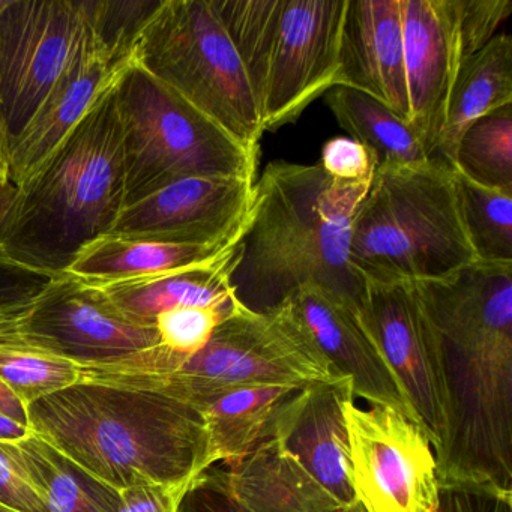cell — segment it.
<instances>
[{
	"label": "cell",
	"instance_id": "6da1fadb",
	"mask_svg": "<svg viewBox=\"0 0 512 512\" xmlns=\"http://www.w3.org/2000/svg\"><path fill=\"white\" fill-rule=\"evenodd\" d=\"M442 346L448 439L439 484L512 491V263L407 283Z\"/></svg>",
	"mask_w": 512,
	"mask_h": 512
},
{
	"label": "cell",
	"instance_id": "7a4b0ae2",
	"mask_svg": "<svg viewBox=\"0 0 512 512\" xmlns=\"http://www.w3.org/2000/svg\"><path fill=\"white\" fill-rule=\"evenodd\" d=\"M371 184H337L319 164L272 161L254 184L236 245L233 293L253 313L280 307L317 284L361 305L364 283L349 265L350 227Z\"/></svg>",
	"mask_w": 512,
	"mask_h": 512
},
{
	"label": "cell",
	"instance_id": "3957f363",
	"mask_svg": "<svg viewBox=\"0 0 512 512\" xmlns=\"http://www.w3.org/2000/svg\"><path fill=\"white\" fill-rule=\"evenodd\" d=\"M28 416L37 436L119 491L209 469L202 413L166 392L82 380L29 404Z\"/></svg>",
	"mask_w": 512,
	"mask_h": 512
},
{
	"label": "cell",
	"instance_id": "277c9868",
	"mask_svg": "<svg viewBox=\"0 0 512 512\" xmlns=\"http://www.w3.org/2000/svg\"><path fill=\"white\" fill-rule=\"evenodd\" d=\"M113 88L20 185L0 230V251L14 262L65 274L80 251L109 235L118 221L125 208V169Z\"/></svg>",
	"mask_w": 512,
	"mask_h": 512
},
{
	"label": "cell",
	"instance_id": "5b68a950",
	"mask_svg": "<svg viewBox=\"0 0 512 512\" xmlns=\"http://www.w3.org/2000/svg\"><path fill=\"white\" fill-rule=\"evenodd\" d=\"M473 262L451 166L377 167L350 227L349 265L362 283L439 280Z\"/></svg>",
	"mask_w": 512,
	"mask_h": 512
},
{
	"label": "cell",
	"instance_id": "8992f818",
	"mask_svg": "<svg viewBox=\"0 0 512 512\" xmlns=\"http://www.w3.org/2000/svg\"><path fill=\"white\" fill-rule=\"evenodd\" d=\"M256 98L263 131L293 124L337 86L347 0H212Z\"/></svg>",
	"mask_w": 512,
	"mask_h": 512
},
{
	"label": "cell",
	"instance_id": "52a82bcc",
	"mask_svg": "<svg viewBox=\"0 0 512 512\" xmlns=\"http://www.w3.org/2000/svg\"><path fill=\"white\" fill-rule=\"evenodd\" d=\"M125 206L188 178L256 179L259 149L236 142L172 89L131 62L116 79Z\"/></svg>",
	"mask_w": 512,
	"mask_h": 512
},
{
	"label": "cell",
	"instance_id": "ba28073f",
	"mask_svg": "<svg viewBox=\"0 0 512 512\" xmlns=\"http://www.w3.org/2000/svg\"><path fill=\"white\" fill-rule=\"evenodd\" d=\"M133 62L236 142L259 149L265 131L256 98L212 0H161Z\"/></svg>",
	"mask_w": 512,
	"mask_h": 512
},
{
	"label": "cell",
	"instance_id": "9c48e42d",
	"mask_svg": "<svg viewBox=\"0 0 512 512\" xmlns=\"http://www.w3.org/2000/svg\"><path fill=\"white\" fill-rule=\"evenodd\" d=\"M338 377L343 374L280 305L269 313L239 307L217 326L200 352L172 373L104 383L155 389L196 406L211 395L239 386L283 383L305 388Z\"/></svg>",
	"mask_w": 512,
	"mask_h": 512
},
{
	"label": "cell",
	"instance_id": "30bf717a",
	"mask_svg": "<svg viewBox=\"0 0 512 512\" xmlns=\"http://www.w3.org/2000/svg\"><path fill=\"white\" fill-rule=\"evenodd\" d=\"M82 0H0V143L10 154L85 31Z\"/></svg>",
	"mask_w": 512,
	"mask_h": 512
},
{
	"label": "cell",
	"instance_id": "8fae6325",
	"mask_svg": "<svg viewBox=\"0 0 512 512\" xmlns=\"http://www.w3.org/2000/svg\"><path fill=\"white\" fill-rule=\"evenodd\" d=\"M350 481L365 512H431L439 478L427 431L389 406H344Z\"/></svg>",
	"mask_w": 512,
	"mask_h": 512
},
{
	"label": "cell",
	"instance_id": "7c38bea8",
	"mask_svg": "<svg viewBox=\"0 0 512 512\" xmlns=\"http://www.w3.org/2000/svg\"><path fill=\"white\" fill-rule=\"evenodd\" d=\"M361 310L437 457L448 439L449 409L442 346L433 323L407 283L365 280Z\"/></svg>",
	"mask_w": 512,
	"mask_h": 512
},
{
	"label": "cell",
	"instance_id": "4fadbf2b",
	"mask_svg": "<svg viewBox=\"0 0 512 512\" xmlns=\"http://www.w3.org/2000/svg\"><path fill=\"white\" fill-rule=\"evenodd\" d=\"M26 343L74 362L100 367L160 347L157 329L119 313L100 287L56 275L23 320Z\"/></svg>",
	"mask_w": 512,
	"mask_h": 512
},
{
	"label": "cell",
	"instance_id": "5bb4252c",
	"mask_svg": "<svg viewBox=\"0 0 512 512\" xmlns=\"http://www.w3.org/2000/svg\"><path fill=\"white\" fill-rule=\"evenodd\" d=\"M254 184V179L218 176L182 179L125 206L109 236L173 245L230 244L247 226Z\"/></svg>",
	"mask_w": 512,
	"mask_h": 512
},
{
	"label": "cell",
	"instance_id": "9a60e30c",
	"mask_svg": "<svg viewBox=\"0 0 512 512\" xmlns=\"http://www.w3.org/2000/svg\"><path fill=\"white\" fill-rule=\"evenodd\" d=\"M281 305L301 323L332 367L352 379L355 397L371 406L394 407L421 424L380 353L358 302L326 287L307 284Z\"/></svg>",
	"mask_w": 512,
	"mask_h": 512
},
{
	"label": "cell",
	"instance_id": "2e32d148",
	"mask_svg": "<svg viewBox=\"0 0 512 512\" xmlns=\"http://www.w3.org/2000/svg\"><path fill=\"white\" fill-rule=\"evenodd\" d=\"M401 13L410 125L434 160L463 62L457 8L454 0H401Z\"/></svg>",
	"mask_w": 512,
	"mask_h": 512
},
{
	"label": "cell",
	"instance_id": "e0dca14e",
	"mask_svg": "<svg viewBox=\"0 0 512 512\" xmlns=\"http://www.w3.org/2000/svg\"><path fill=\"white\" fill-rule=\"evenodd\" d=\"M352 398L353 382L347 376L305 386L278 410L268 437L295 458L344 509L359 505L350 481L344 418V406Z\"/></svg>",
	"mask_w": 512,
	"mask_h": 512
},
{
	"label": "cell",
	"instance_id": "ac0fdd59",
	"mask_svg": "<svg viewBox=\"0 0 512 512\" xmlns=\"http://www.w3.org/2000/svg\"><path fill=\"white\" fill-rule=\"evenodd\" d=\"M338 64L337 86L376 98L410 124L401 0H347Z\"/></svg>",
	"mask_w": 512,
	"mask_h": 512
},
{
	"label": "cell",
	"instance_id": "d6986e66",
	"mask_svg": "<svg viewBox=\"0 0 512 512\" xmlns=\"http://www.w3.org/2000/svg\"><path fill=\"white\" fill-rule=\"evenodd\" d=\"M124 70L107 58L86 19L67 68L8 154V173L14 184H25L43 166Z\"/></svg>",
	"mask_w": 512,
	"mask_h": 512
},
{
	"label": "cell",
	"instance_id": "ffe728a7",
	"mask_svg": "<svg viewBox=\"0 0 512 512\" xmlns=\"http://www.w3.org/2000/svg\"><path fill=\"white\" fill-rule=\"evenodd\" d=\"M236 502L248 512H340L343 506L295 458L266 439L220 466Z\"/></svg>",
	"mask_w": 512,
	"mask_h": 512
},
{
	"label": "cell",
	"instance_id": "44dd1931",
	"mask_svg": "<svg viewBox=\"0 0 512 512\" xmlns=\"http://www.w3.org/2000/svg\"><path fill=\"white\" fill-rule=\"evenodd\" d=\"M238 245V244H236ZM236 245L205 265L97 286L128 320L154 328L164 311L178 307H226L239 304L232 277Z\"/></svg>",
	"mask_w": 512,
	"mask_h": 512
},
{
	"label": "cell",
	"instance_id": "7402d4cb",
	"mask_svg": "<svg viewBox=\"0 0 512 512\" xmlns=\"http://www.w3.org/2000/svg\"><path fill=\"white\" fill-rule=\"evenodd\" d=\"M299 389L283 383L239 386L196 404L205 421L208 466L233 463L268 439L278 410Z\"/></svg>",
	"mask_w": 512,
	"mask_h": 512
},
{
	"label": "cell",
	"instance_id": "603a6c76",
	"mask_svg": "<svg viewBox=\"0 0 512 512\" xmlns=\"http://www.w3.org/2000/svg\"><path fill=\"white\" fill-rule=\"evenodd\" d=\"M512 104V38L499 34L461 62L434 160L452 167L464 131L484 116Z\"/></svg>",
	"mask_w": 512,
	"mask_h": 512
},
{
	"label": "cell",
	"instance_id": "cb8c5ba5",
	"mask_svg": "<svg viewBox=\"0 0 512 512\" xmlns=\"http://www.w3.org/2000/svg\"><path fill=\"white\" fill-rule=\"evenodd\" d=\"M0 443L47 512H119L121 491L95 478L34 431L20 442Z\"/></svg>",
	"mask_w": 512,
	"mask_h": 512
},
{
	"label": "cell",
	"instance_id": "d4e9b609",
	"mask_svg": "<svg viewBox=\"0 0 512 512\" xmlns=\"http://www.w3.org/2000/svg\"><path fill=\"white\" fill-rule=\"evenodd\" d=\"M239 239L224 245H173L107 235L83 248L65 274L92 286H106L182 271L218 259L235 247Z\"/></svg>",
	"mask_w": 512,
	"mask_h": 512
},
{
	"label": "cell",
	"instance_id": "484cf974",
	"mask_svg": "<svg viewBox=\"0 0 512 512\" xmlns=\"http://www.w3.org/2000/svg\"><path fill=\"white\" fill-rule=\"evenodd\" d=\"M326 103L350 139L376 154L379 166H419L431 160L412 125L376 98L337 86Z\"/></svg>",
	"mask_w": 512,
	"mask_h": 512
},
{
	"label": "cell",
	"instance_id": "4316f807",
	"mask_svg": "<svg viewBox=\"0 0 512 512\" xmlns=\"http://www.w3.org/2000/svg\"><path fill=\"white\" fill-rule=\"evenodd\" d=\"M452 169L481 187L512 194V104L464 131Z\"/></svg>",
	"mask_w": 512,
	"mask_h": 512
},
{
	"label": "cell",
	"instance_id": "83f0119b",
	"mask_svg": "<svg viewBox=\"0 0 512 512\" xmlns=\"http://www.w3.org/2000/svg\"><path fill=\"white\" fill-rule=\"evenodd\" d=\"M454 176L476 262L512 263V194L481 187L455 170Z\"/></svg>",
	"mask_w": 512,
	"mask_h": 512
},
{
	"label": "cell",
	"instance_id": "f1b7e54d",
	"mask_svg": "<svg viewBox=\"0 0 512 512\" xmlns=\"http://www.w3.org/2000/svg\"><path fill=\"white\" fill-rule=\"evenodd\" d=\"M0 379L29 406L82 380V367L28 343L0 346Z\"/></svg>",
	"mask_w": 512,
	"mask_h": 512
},
{
	"label": "cell",
	"instance_id": "f546056e",
	"mask_svg": "<svg viewBox=\"0 0 512 512\" xmlns=\"http://www.w3.org/2000/svg\"><path fill=\"white\" fill-rule=\"evenodd\" d=\"M161 0H82L95 40L119 67L133 62L134 46Z\"/></svg>",
	"mask_w": 512,
	"mask_h": 512
},
{
	"label": "cell",
	"instance_id": "4dcf8cb0",
	"mask_svg": "<svg viewBox=\"0 0 512 512\" xmlns=\"http://www.w3.org/2000/svg\"><path fill=\"white\" fill-rule=\"evenodd\" d=\"M239 307L242 305L178 307L161 313L155 319L154 328L157 329L161 349L173 358L169 373L200 352L208 344L217 326Z\"/></svg>",
	"mask_w": 512,
	"mask_h": 512
},
{
	"label": "cell",
	"instance_id": "1f68e13d",
	"mask_svg": "<svg viewBox=\"0 0 512 512\" xmlns=\"http://www.w3.org/2000/svg\"><path fill=\"white\" fill-rule=\"evenodd\" d=\"M463 61L484 49L512 13L511 0H454Z\"/></svg>",
	"mask_w": 512,
	"mask_h": 512
},
{
	"label": "cell",
	"instance_id": "d6a6232c",
	"mask_svg": "<svg viewBox=\"0 0 512 512\" xmlns=\"http://www.w3.org/2000/svg\"><path fill=\"white\" fill-rule=\"evenodd\" d=\"M55 277L20 265L0 251V319L25 317Z\"/></svg>",
	"mask_w": 512,
	"mask_h": 512
},
{
	"label": "cell",
	"instance_id": "836d02e7",
	"mask_svg": "<svg viewBox=\"0 0 512 512\" xmlns=\"http://www.w3.org/2000/svg\"><path fill=\"white\" fill-rule=\"evenodd\" d=\"M319 166L337 184H371L379 161L362 143L350 137H334L323 146Z\"/></svg>",
	"mask_w": 512,
	"mask_h": 512
},
{
	"label": "cell",
	"instance_id": "e575fe53",
	"mask_svg": "<svg viewBox=\"0 0 512 512\" xmlns=\"http://www.w3.org/2000/svg\"><path fill=\"white\" fill-rule=\"evenodd\" d=\"M431 512H512V491L472 484H439Z\"/></svg>",
	"mask_w": 512,
	"mask_h": 512
},
{
	"label": "cell",
	"instance_id": "d590c367",
	"mask_svg": "<svg viewBox=\"0 0 512 512\" xmlns=\"http://www.w3.org/2000/svg\"><path fill=\"white\" fill-rule=\"evenodd\" d=\"M181 512H248L230 494L220 466L200 473L181 503Z\"/></svg>",
	"mask_w": 512,
	"mask_h": 512
},
{
	"label": "cell",
	"instance_id": "8d00e7d4",
	"mask_svg": "<svg viewBox=\"0 0 512 512\" xmlns=\"http://www.w3.org/2000/svg\"><path fill=\"white\" fill-rule=\"evenodd\" d=\"M191 484H158L143 479L121 490L119 512H181L182 499Z\"/></svg>",
	"mask_w": 512,
	"mask_h": 512
},
{
	"label": "cell",
	"instance_id": "74e56055",
	"mask_svg": "<svg viewBox=\"0 0 512 512\" xmlns=\"http://www.w3.org/2000/svg\"><path fill=\"white\" fill-rule=\"evenodd\" d=\"M0 503L20 512H47L40 496L0 443Z\"/></svg>",
	"mask_w": 512,
	"mask_h": 512
},
{
	"label": "cell",
	"instance_id": "f35d334b",
	"mask_svg": "<svg viewBox=\"0 0 512 512\" xmlns=\"http://www.w3.org/2000/svg\"><path fill=\"white\" fill-rule=\"evenodd\" d=\"M0 415L13 419L17 424L29 427L28 406L17 397L16 392L2 379H0Z\"/></svg>",
	"mask_w": 512,
	"mask_h": 512
},
{
	"label": "cell",
	"instance_id": "ab89813d",
	"mask_svg": "<svg viewBox=\"0 0 512 512\" xmlns=\"http://www.w3.org/2000/svg\"><path fill=\"white\" fill-rule=\"evenodd\" d=\"M19 185L11 181L10 176L0 179V230L4 227L5 221L10 217L11 209L19 197Z\"/></svg>",
	"mask_w": 512,
	"mask_h": 512
},
{
	"label": "cell",
	"instance_id": "60d3db41",
	"mask_svg": "<svg viewBox=\"0 0 512 512\" xmlns=\"http://www.w3.org/2000/svg\"><path fill=\"white\" fill-rule=\"evenodd\" d=\"M25 317L0 319V346L26 343L25 337H23V320H25Z\"/></svg>",
	"mask_w": 512,
	"mask_h": 512
},
{
	"label": "cell",
	"instance_id": "b9f144b4",
	"mask_svg": "<svg viewBox=\"0 0 512 512\" xmlns=\"http://www.w3.org/2000/svg\"><path fill=\"white\" fill-rule=\"evenodd\" d=\"M32 433L31 428L17 424L13 419L0 415V442L16 443L28 437Z\"/></svg>",
	"mask_w": 512,
	"mask_h": 512
},
{
	"label": "cell",
	"instance_id": "7bdbcfd3",
	"mask_svg": "<svg viewBox=\"0 0 512 512\" xmlns=\"http://www.w3.org/2000/svg\"><path fill=\"white\" fill-rule=\"evenodd\" d=\"M7 176H10V173H8L7 152H5L4 146L0 143V179L7 178Z\"/></svg>",
	"mask_w": 512,
	"mask_h": 512
},
{
	"label": "cell",
	"instance_id": "ee69618b",
	"mask_svg": "<svg viewBox=\"0 0 512 512\" xmlns=\"http://www.w3.org/2000/svg\"><path fill=\"white\" fill-rule=\"evenodd\" d=\"M0 512H20L17 509L10 508V506H5L0 503Z\"/></svg>",
	"mask_w": 512,
	"mask_h": 512
},
{
	"label": "cell",
	"instance_id": "f6af8a7d",
	"mask_svg": "<svg viewBox=\"0 0 512 512\" xmlns=\"http://www.w3.org/2000/svg\"><path fill=\"white\" fill-rule=\"evenodd\" d=\"M340 512H365L364 509L361 508V506H356V508L352 509H343V511Z\"/></svg>",
	"mask_w": 512,
	"mask_h": 512
}]
</instances>
